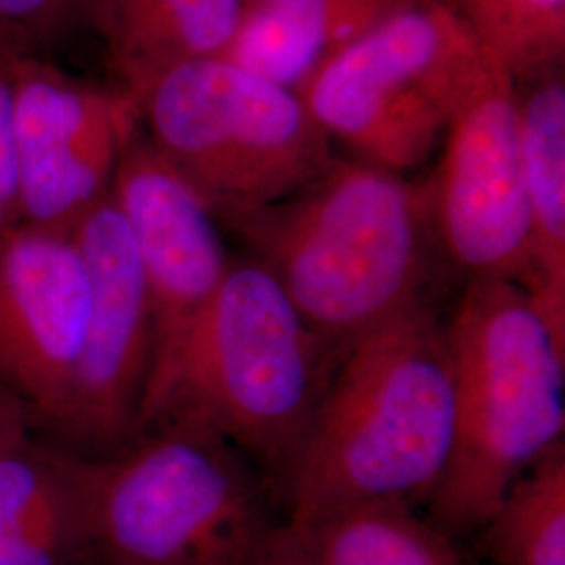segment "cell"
I'll return each instance as SVG.
<instances>
[{"label":"cell","mask_w":565,"mask_h":565,"mask_svg":"<svg viewBox=\"0 0 565 565\" xmlns=\"http://www.w3.org/2000/svg\"><path fill=\"white\" fill-rule=\"evenodd\" d=\"M279 281L335 354L434 303L427 184L364 162L335 163L281 202L216 216Z\"/></svg>","instance_id":"6da1fadb"},{"label":"cell","mask_w":565,"mask_h":565,"mask_svg":"<svg viewBox=\"0 0 565 565\" xmlns=\"http://www.w3.org/2000/svg\"><path fill=\"white\" fill-rule=\"evenodd\" d=\"M452 438L446 321L425 303L338 359L282 497L285 522L373 503L427 505Z\"/></svg>","instance_id":"7a4b0ae2"},{"label":"cell","mask_w":565,"mask_h":565,"mask_svg":"<svg viewBox=\"0 0 565 565\" xmlns=\"http://www.w3.org/2000/svg\"><path fill=\"white\" fill-rule=\"evenodd\" d=\"M338 359L263 264L233 260L151 375L139 436L170 422L207 427L256 465L282 505Z\"/></svg>","instance_id":"3957f363"},{"label":"cell","mask_w":565,"mask_h":565,"mask_svg":"<svg viewBox=\"0 0 565 565\" xmlns=\"http://www.w3.org/2000/svg\"><path fill=\"white\" fill-rule=\"evenodd\" d=\"M70 461L90 565L277 564V492L207 427L170 422L116 455Z\"/></svg>","instance_id":"277c9868"},{"label":"cell","mask_w":565,"mask_h":565,"mask_svg":"<svg viewBox=\"0 0 565 565\" xmlns=\"http://www.w3.org/2000/svg\"><path fill=\"white\" fill-rule=\"evenodd\" d=\"M455 438L429 520L476 534L525 469L564 443L565 342L518 282L469 279L446 321Z\"/></svg>","instance_id":"5b68a950"},{"label":"cell","mask_w":565,"mask_h":565,"mask_svg":"<svg viewBox=\"0 0 565 565\" xmlns=\"http://www.w3.org/2000/svg\"><path fill=\"white\" fill-rule=\"evenodd\" d=\"M499 74L459 15L425 0L333 53L296 95L359 162L404 174L429 160L455 114Z\"/></svg>","instance_id":"8992f818"},{"label":"cell","mask_w":565,"mask_h":565,"mask_svg":"<svg viewBox=\"0 0 565 565\" xmlns=\"http://www.w3.org/2000/svg\"><path fill=\"white\" fill-rule=\"evenodd\" d=\"M149 142L216 216L298 193L335 163L302 99L224 57L163 70L135 97Z\"/></svg>","instance_id":"52a82bcc"},{"label":"cell","mask_w":565,"mask_h":565,"mask_svg":"<svg viewBox=\"0 0 565 565\" xmlns=\"http://www.w3.org/2000/svg\"><path fill=\"white\" fill-rule=\"evenodd\" d=\"M427 184L438 243L469 279L536 287L520 142V99L509 74L473 95L446 128Z\"/></svg>","instance_id":"ba28073f"},{"label":"cell","mask_w":565,"mask_h":565,"mask_svg":"<svg viewBox=\"0 0 565 565\" xmlns=\"http://www.w3.org/2000/svg\"><path fill=\"white\" fill-rule=\"evenodd\" d=\"M88 275V319L72 415L63 436L74 455L102 459L139 436L142 401L156 359L153 310L139 252L107 193L74 228Z\"/></svg>","instance_id":"9c48e42d"},{"label":"cell","mask_w":565,"mask_h":565,"mask_svg":"<svg viewBox=\"0 0 565 565\" xmlns=\"http://www.w3.org/2000/svg\"><path fill=\"white\" fill-rule=\"evenodd\" d=\"M13 114L21 224L70 233L109 193L121 151L137 137L139 107L126 90L72 81L25 53Z\"/></svg>","instance_id":"30bf717a"},{"label":"cell","mask_w":565,"mask_h":565,"mask_svg":"<svg viewBox=\"0 0 565 565\" xmlns=\"http://www.w3.org/2000/svg\"><path fill=\"white\" fill-rule=\"evenodd\" d=\"M88 300L70 233L20 224L0 237V385L30 422L61 434L72 415Z\"/></svg>","instance_id":"8fae6325"},{"label":"cell","mask_w":565,"mask_h":565,"mask_svg":"<svg viewBox=\"0 0 565 565\" xmlns=\"http://www.w3.org/2000/svg\"><path fill=\"white\" fill-rule=\"evenodd\" d=\"M109 195L132 233L151 300L153 375L212 302L233 258L210 203L149 139L126 145Z\"/></svg>","instance_id":"7c38bea8"},{"label":"cell","mask_w":565,"mask_h":565,"mask_svg":"<svg viewBox=\"0 0 565 565\" xmlns=\"http://www.w3.org/2000/svg\"><path fill=\"white\" fill-rule=\"evenodd\" d=\"M425 0H268L243 11L224 60L298 90L345 44Z\"/></svg>","instance_id":"4fadbf2b"},{"label":"cell","mask_w":565,"mask_h":565,"mask_svg":"<svg viewBox=\"0 0 565 565\" xmlns=\"http://www.w3.org/2000/svg\"><path fill=\"white\" fill-rule=\"evenodd\" d=\"M109 53L135 99L163 70L223 57L242 23L243 0H90Z\"/></svg>","instance_id":"5bb4252c"},{"label":"cell","mask_w":565,"mask_h":565,"mask_svg":"<svg viewBox=\"0 0 565 565\" xmlns=\"http://www.w3.org/2000/svg\"><path fill=\"white\" fill-rule=\"evenodd\" d=\"M450 534L404 503H373L287 524L275 565H467Z\"/></svg>","instance_id":"9a60e30c"},{"label":"cell","mask_w":565,"mask_h":565,"mask_svg":"<svg viewBox=\"0 0 565 565\" xmlns=\"http://www.w3.org/2000/svg\"><path fill=\"white\" fill-rule=\"evenodd\" d=\"M520 142L536 287L530 294L565 342V84L543 81L520 102Z\"/></svg>","instance_id":"2e32d148"},{"label":"cell","mask_w":565,"mask_h":565,"mask_svg":"<svg viewBox=\"0 0 565 565\" xmlns=\"http://www.w3.org/2000/svg\"><path fill=\"white\" fill-rule=\"evenodd\" d=\"M476 534L492 565H565V443L509 486Z\"/></svg>","instance_id":"e0dca14e"},{"label":"cell","mask_w":565,"mask_h":565,"mask_svg":"<svg viewBox=\"0 0 565 565\" xmlns=\"http://www.w3.org/2000/svg\"><path fill=\"white\" fill-rule=\"evenodd\" d=\"M515 81L562 60L565 0H440Z\"/></svg>","instance_id":"ac0fdd59"},{"label":"cell","mask_w":565,"mask_h":565,"mask_svg":"<svg viewBox=\"0 0 565 565\" xmlns=\"http://www.w3.org/2000/svg\"><path fill=\"white\" fill-rule=\"evenodd\" d=\"M74 497L70 452L23 438L0 448V527L21 524Z\"/></svg>","instance_id":"d6986e66"},{"label":"cell","mask_w":565,"mask_h":565,"mask_svg":"<svg viewBox=\"0 0 565 565\" xmlns=\"http://www.w3.org/2000/svg\"><path fill=\"white\" fill-rule=\"evenodd\" d=\"M88 562L74 497L21 524L0 527V565H67Z\"/></svg>","instance_id":"ffe728a7"},{"label":"cell","mask_w":565,"mask_h":565,"mask_svg":"<svg viewBox=\"0 0 565 565\" xmlns=\"http://www.w3.org/2000/svg\"><path fill=\"white\" fill-rule=\"evenodd\" d=\"M21 55L9 61L0 70V237L23 223L20 162H18L15 114H13V81H15V65L21 60Z\"/></svg>","instance_id":"44dd1931"},{"label":"cell","mask_w":565,"mask_h":565,"mask_svg":"<svg viewBox=\"0 0 565 565\" xmlns=\"http://www.w3.org/2000/svg\"><path fill=\"white\" fill-rule=\"evenodd\" d=\"M84 0H0V34L23 49L51 34Z\"/></svg>","instance_id":"7402d4cb"},{"label":"cell","mask_w":565,"mask_h":565,"mask_svg":"<svg viewBox=\"0 0 565 565\" xmlns=\"http://www.w3.org/2000/svg\"><path fill=\"white\" fill-rule=\"evenodd\" d=\"M30 424V415L20 401L0 385V448L28 438Z\"/></svg>","instance_id":"603a6c76"},{"label":"cell","mask_w":565,"mask_h":565,"mask_svg":"<svg viewBox=\"0 0 565 565\" xmlns=\"http://www.w3.org/2000/svg\"><path fill=\"white\" fill-rule=\"evenodd\" d=\"M21 53H28V49H23L18 42L11 41L9 36H2V34H0V70H2L9 61L15 60Z\"/></svg>","instance_id":"cb8c5ba5"},{"label":"cell","mask_w":565,"mask_h":565,"mask_svg":"<svg viewBox=\"0 0 565 565\" xmlns=\"http://www.w3.org/2000/svg\"><path fill=\"white\" fill-rule=\"evenodd\" d=\"M245 2V9L247 7H256V4H263V2H268V0H243Z\"/></svg>","instance_id":"d4e9b609"}]
</instances>
